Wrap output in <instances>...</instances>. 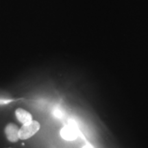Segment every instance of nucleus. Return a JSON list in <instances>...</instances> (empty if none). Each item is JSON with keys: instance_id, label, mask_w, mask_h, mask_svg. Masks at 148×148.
Masks as SVG:
<instances>
[{"instance_id": "f257e3e1", "label": "nucleus", "mask_w": 148, "mask_h": 148, "mask_svg": "<svg viewBox=\"0 0 148 148\" xmlns=\"http://www.w3.org/2000/svg\"><path fill=\"white\" fill-rule=\"evenodd\" d=\"M40 127V123L38 121L33 120L29 123L23 124L21 128H19L18 132L19 139L25 140L32 137L39 130Z\"/></svg>"}, {"instance_id": "f03ea898", "label": "nucleus", "mask_w": 148, "mask_h": 148, "mask_svg": "<svg viewBox=\"0 0 148 148\" xmlns=\"http://www.w3.org/2000/svg\"><path fill=\"white\" fill-rule=\"evenodd\" d=\"M60 136L66 140H73L77 137V130L75 127V124L69 123L67 126H64L61 129L60 132Z\"/></svg>"}, {"instance_id": "7ed1b4c3", "label": "nucleus", "mask_w": 148, "mask_h": 148, "mask_svg": "<svg viewBox=\"0 0 148 148\" xmlns=\"http://www.w3.org/2000/svg\"><path fill=\"white\" fill-rule=\"evenodd\" d=\"M19 128L14 123H9L5 128V133L8 140L11 142H16L19 139L18 136Z\"/></svg>"}, {"instance_id": "20e7f679", "label": "nucleus", "mask_w": 148, "mask_h": 148, "mask_svg": "<svg viewBox=\"0 0 148 148\" xmlns=\"http://www.w3.org/2000/svg\"><path fill=\"white\" fill-rule=\"evenodd\" d=\"M15 114L16 119L22 124H25V123H29V122L32 121V114L23 108L16 109L15 111Z\"/></svg>"}, {"instance_id": "39448f33", "label": "nucleus", "mask_w": 148, "mask_h": 148, "mask_svg": "<svg viewBox=\"0 0 148 148\" xmlns=\"http://www.w3.org/2000/svg\"><path fill=\"white\" fill-rule=\"evenodd\" d=\"M13 100L12 99H0V105H4L7 104V103L11 102Z\"/></svg>"}, {"instance_id": "423d86ee", "label": "nucleus", "mask_w": 148, "mask_h": 148, "mask_svg": "<svg viewBox=\"0 0 148 148\" xmlns=\"http://www.w3.org/2000/svg\"><path fill=\"white\" fill-rule=\"evenodd\" d=\"M82 148H94V147H92V145H89V144H86V145H85L83 146Z\"/></svg>"}]
</instances>
